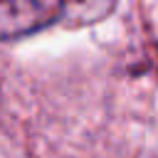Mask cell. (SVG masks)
I'll use <instances>...</instances> for the list:
<instances>
[{"label": "cell", "instance_id": "7a4b0ae2", "mask_svg": "<svg viewBox=\"0 0 158 158\" xmlns=\"http://www.w3.org/2000/svg\"><path fill=\"white\" fill-rule=\"evenodd\" d=\"M116 0H62V20L72 27L104 20L114 10Z\"/></svg>", "mask_w": 158, "mask_h": 158}, {"label": "cell", "instance_id": "6da1fadb", "mask_svg": "<svg viewBox=\"0 0 158 158\" xmlns=\"http://www.w3.org/2000/svg\"><path fill=\"white\" fill-rule=\"evenodd\" d=\"M62 17V0H0V40L32 35Z\"/></svg>", "mask_w": 158, "mask_h": 158}]
</instances>
